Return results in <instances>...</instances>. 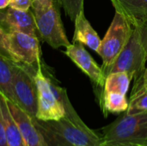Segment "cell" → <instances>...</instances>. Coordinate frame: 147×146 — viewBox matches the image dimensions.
<instances>
[{
    "label": "cell",
    "mask_w": 147,
    "mask_h": 146,
    "mask_svg": "<svg viewBox=\"0 0 147 146\" xmlns=\"http://www.w3.org/2000/svg\"><path fill=\"white\" fill-rule=\"evenodd\" d=\"M47 146H103L102 138L90 129L81 118L64 116L58 120L34 118Z\"/></svg>",
    "instance_id": "obj_1"
},
{
    "label": "cell",
    "mask_w": 147,
    "mask_h": 146,
    "mask_svg": "<svg viewBox=\"0 0 147 146\" xmlns=\"http://www.w3.org/2000/svg\"><path fill=\"white\" fill-rule=\"evenodd\" d=\"M57 0H32L31 10L41 40L54 49L67 47L69 41L60 17Z\"/></svg>",
    "instance_id": "obj_2"
},
{
    "label": "cell",
    "mask_w": 147,
    "mask_h": 146,
    "mask_svg": "<svg viewBox=\"0 0 147 146\" xmlns=\"http://www.w3.org/2000/svg\"><path fill=\"white\" fill-rule=\"evenodd\" d=\"M103 146L147 145V113L127 114L126 112L102 129Z\"/></svg>",
    "instance_id": "obj_3"
},
{
    "label": "cell",
    "mask_w": 147,
    "mask_h": 146,
    "mask_svg": "<svg viewBox=\"0 0 147 146\" xmlns=\"http://www.w3.org/2000/svg\"><path fill=\"white\" fill-rule=\"evenodd\" d=\"M146 60V53L142 46L139 30L134 28L128 42L114 62L108 66L101 67L105 77L113 72L124 71L130 73L134 77L133 79L137 80L144 74Z\"/></svg>",
    "instance_id": "obj_4"
},
{
    "label": "cell",
    "mask_w": 147,
    "mask_h": 146,
    "mask_svg": "<svg viewBox=\"0 0 147 146\" xmlns=\"http://www.w3.org/2000/svg\"><path fill=\"white\" fill-rule=\"evenodd\" d=\"M38 68L13 62L12 87L15 103L30 116L37 114V87L34 75Z\"/></svg>",
    "instance_id": "obj_5"
},
{
    "label": "cell",
    "mask_w": 147,
    "mask_h": 146,
    "mask_svg": "<svg viewBox=\"0 0 147 146\" xmlns=\"http://www.w3.org/2000/svg\"><path fill=\"white\" fill-rule=\"evenodd\" d=\"M134 26L119 11L115 10L113 21L102 40L98 54L102 59V67L111 65L128 42Z\"/></svg>",
    "instance_id": "obj_6"
},
{
    "label": "cell",
    "mask_w": 147,
    "mask_h": 146,
    "mask_svg": "<svg viewBox=\"0 0 147 146\" xmlns=\"http://www.w3.org/2000/svg\"><path fill=\"white\" fill-rule=\"evenodd\" d=\"M8 44L13 61L34 68L40 66L42 59L37 35L11 32L8 34Z\"/></svg>",
    "instance_id": "obj_7"
},
{
    "label": "cell",
    "mask_w": 147,
    "mask_h": 146,
    "mask_svg": "<svg viewBox=\"0 0 147 146\" xmlns=\"http://www.w3.org/2000/svg\"><path fill=\"white\" fill-rule=\"evenodd\" d=\"M37 87V114L36 118L40 120H58L65 115V108L53 92L49 81L43 73L41 65L34 75Z\"/></svg>",
    "instance_id": "obj_8"
},
{
    "label": "cell",
    "mask_w": 147,
    "mask_h": 146,
    "mask_svg": "<svg viewBox=\"0 0 147 146\" xmlns=\"http://www.w3.org/2000/svg\"><path fill=\"white\" fill-rule=\"evenodd\" d=\"M64 53L90 79L95 89L103 90L106 77L103 74L102 67L99 66L91 55L87 52L80 42H72L67 47Z\"/></svg>",
    "instance_id": "obj_9"
},
{
    "label": "cell",
    "mask_w": 147,
    "mask_h": 146,
    "mask_svg": "<svg viewBox=\"0 0 147 146\" xmlns=\"http://www.w3.org/2000/svg\"><path fill=\"white\" fill-rule=\"evenodd\" d=\"M0 26L9 34L11 32H23L37 34V29L32 10H21L8 6L0 9Z\"/></svg>",
    "instance_id": "obj_10"
},
{
    "label": "cell",
    "mask_w": 147,
    "mask_h": 146,
    "mask_svg": "<svg viewBox=\"0 0 147 146\" xmlns=\"http://www.w3.org/2000/svg\"><path fill=\"white\" fill-rule=\"evenodd\" d=\"M9 109L16 122L27 146H47V144L34 123V118L15 102L6 99Z\"/></svg>",
    "instance_id": "obj_11"
},
{
    "label": "cell",
    "mask_w": 147,
    "mask_h": 146,
    "mask_svg": "<svg viewBox=\"0 0 147 146\" xmlns=\"http://www.w3.org/2000/svg\"><path fill=\"white\" fill-rule=\"evenodd\" d=\"M116 11L121 12L134 26L147 22V0H110Z\"/></svg>",
    "instance_id": "obj_12"
},
{
    "label": "cell",
    "mask_w": 147,
    "mask_h": 146,
    "mask_svg": "<svg viewBox=\"0 0 147 146\" xmlns=\"http://www.w3.org/2000/svg\"><path fill=\"white\" fill-rule=\"evenodd\" d=\"M74 24L75 30L72 42H80L93 51L98 52L102 40L88 19L85 17L84 10L77 15L74 21Z\"/></svg>",
    "instance_id": "obj_13"
},
{
    "label": "cell",
    "mask_w": 147,
    "mask_h": 146,
    "mask_svg": "<svg viewBox=\"0 0 147 146\" xmlns=\"http://www.w3.org/2000/svg\"><path fill=\"white\" fill-rule=\"evenodd\" d=\"M0 119L2 120L8 146H27L19 127L15 121L6 102V97L0 92Z\"/></svg>",
    "instance_id": "obj_14"
},
{
    "label": "cell",
    "mask_w": 147,
    "mask_h": 146,
    "mask_svg": "<svg viewBox=\"0 0 147 146\" xmlns=\"http://www.w3.org/2000/svg\"><path fill=\"white\" fill-rule=\"evenodd\" d=\"M127 114H138L147 113V88L145 87L142 77L134 80V88L128 102Z\"/></svg>",
    "instance_id": "obj_15"
},
{
    "label": "cell",
    "mask_w": 147,
    "mask_h": 146,
    "mask_svg": "<svg viewBox=\"0 0 147 146\" xmlns=\"http://www.w3.org/2000/svg\"><path fill=\"white\" fill-rule=\"evenodd\" d=\"M99 105L105 116L109 113L120 114L126 112L128 108V102L126 95L115 92H103Z\"/></svg>",
    "instance_id": "obj_16"
},
{
    "label": "cell",
    "mask_w": 147,
    "mask_h": 146,
    "mask_svg": "<svg viewBox=\"0 0 147 146\" xmlns=\"http://www.w3.org/2000/svg\"><path fill=\"white\" fill-rule=\"evenodd\" d=\"M13 62L0 55V92L6 99L15 102L13 93Z\"/></svg>",
    "instance_id": "obj_17"
},
{
    "label": "cell",
    "mask_w": 147,
    "mask_h": 146,
    "mask_svg": "<svg viewBox=\"0 0 147 146\" xmlns=\"http://www.w3.org/2000/svg\"><path fill=\"white\" fill-rule=\"evenodd\" d=\"M134 77L127 72H113L106 77L103 92H115L126 95Z\"/></svg>",
    "instance_id": "obj_18"
},
{
    "label": "cell",
    "mask_w": 147,
    "mask_h": 146,
    "mask_svg": "<svg viewBox=\"0 0 147 146\" xmlns=\"http://www.w3.org/2000/svg\"><path fill=\"white\" fill-rule=\"evenodd\" d=\"M65 14L74 22L77 15L84 10V0H57Z\"/></svg>",
    "instance_id": "obj_19"
},
{
    "label": "cell",
    "mask_w": 147,
    "mask_h": 146,
    "mask_svg": "<svg viewBox=\"0 0 147 146\" xmlns=\"http://www.w3.org/2000/svg\"><path fill=\"white\" fill-rule=\"evenodd\" d=\"M0 55L13 61L9 49L8 34L3 30V28L1 26H0Z\"/></svg>",
    "instance_id": "obj_20"
},
{
    "label": "cell",
    "mask_w": 147,
    "mask_h": 146,
    "mask_svg": "<svg viewBox=\"0 0 147 146\" xmlns=\"http://www.w3.org/2000/svg\"><path fill=\"white\" fill-rule=\"evenodd\" d=\"M32 0H10L9 6L21 10H28L31 8Z\"/></svg>",
    "instance_id": "obj_21"
},
{
    "label": "cell",
    "mask_w": 147,
    "mask_h": 146,
    "mask_svg": "<svg viewBox=\"0 0 147 146\" xmlns=\"http://www.w3.org/2000/svg\"><path fill=\"white\" fill-rule=\"evenodd\" d=\"M136 28L139 30L140 40H141L142 46L145 49V52H146L147 56V22L139 26V27H136Z\"/></svg>",
    "instance_id": "obj_22"
},
{
    "label": "cell",
    "mask_w": 147,
    "mask_h": 146,
    "mask_svg": "<svg viewBox=\"0 0 147 146\" xmlns=\"http://www.w3.org/2000/svg\"><path fill=\"white\" fill-rule=\"evenodd\" d=\"M0 146H8L7 141H6V138H5L3 126L1 119H0Z\"/></svg>",
    "instance_id": "obj_23"
},
{
    "label": "cell",
    "mask_w": 147,
    "mask_h": 146,
    "mask_svg": "<svg viewBox=\"0 0 147 146\" xmlns=\"http://www.w3.org/2000/svg\"><path fill=\"white\" fill-rule=\"evenodd\" d=\"M10 0H0V9L9 6Z\"/></svg>",
    "instance_id": "obj_24"
},
{
    "label": "cell",
    "mask_w": 147,
    "mask_h": 146,
    "mask_svg": "<svg viewBox=\"0 0 147 146\" xmlns=\"http://www.w3.org/2000/svg\"><path fill=\"white\" fill-rule=\"evenodd\" d=\"M142 81H143V83H144L145 87L147 88V68H146V70L144 71V74L142 76Z\"/></svg>",
    "instance_id": "obj_25"
},
{
    "label": "cell",
    "mask_w": 147,
    "mask_h": 146,
    "mask_svg": "<svg viewBox=\"0 0 147 146\" xmlns=\"http://www.w3.org/2000/svg\"><path fill=\"white\" fill-rule=\"evenodd\" d=\"M128 146H147V145H132Z\"/></svg>",
    "instance_id": "obj_26"
}]
</instances>
